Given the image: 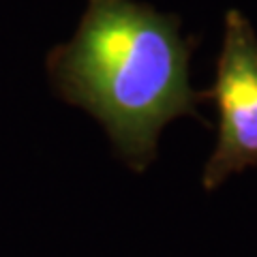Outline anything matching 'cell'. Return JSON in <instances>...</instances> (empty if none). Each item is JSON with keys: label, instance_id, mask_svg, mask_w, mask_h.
Returning <instances> with one entry per match:
<instances>
[{"label": "cell", "instance_id": "obj_1", "mask_svg": "<svg viewBox=\"0 0 257 257\" xmlns=\"http://www.w3.org/2000/svg\"><path fill=\"white\" fill-rule=\"evenodd\" d=\"M193 47L180 15L140 0H88L75 35L45 54V73L60 101L101 124L114 157L144 174L172 120L204 122V92L189 73Z\"/></svg>", "mask_w": 257, "mask_h": 257}, {"label": "cell", "instance_id": "obj_2", "mask_svg": "<svg viewBox=\"0 0 257 257\" xmlns=\"http://www.w3.org/2000/svg\"><path fill=\"white\" fill-rule=\"evenodd\" d=\"M204 101L219 118L216 144L202 174V187L214 191L229 176L257 167V35L238 9L225 13L214 86L204 90Z\"/></svg>", "mask_w": 257, "mask_h": 257}]
</instances>
